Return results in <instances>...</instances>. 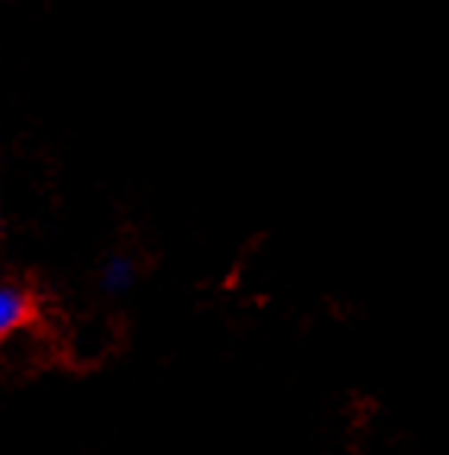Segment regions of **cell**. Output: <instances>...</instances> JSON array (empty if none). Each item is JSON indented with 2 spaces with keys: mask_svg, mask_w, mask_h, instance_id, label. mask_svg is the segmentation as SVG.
<instances>
[{
  "mask_svg": "<svg viewBox=\"0 0 449 455\" xmlns=\"http://www.w3.org/2000/svg\"><path fill=\"white\" fill-rule=\"evenodd\" d=\"M32 315V305H28V295L16 286H4L0 283V342L13 336L22 323Z\"/></svg>",
  "mask_w": 449,
  "mask_h": 455,
  "instance_id": "cell-1",
  "label": "cell"
}]
</instances>
